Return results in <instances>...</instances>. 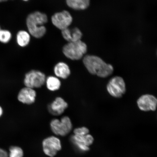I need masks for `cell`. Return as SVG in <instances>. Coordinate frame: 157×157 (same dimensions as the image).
Here are the masks:
<instances>
[{
    "instance_id": "obj_8",
    "label": "cell",
    "mask_w": 157,
    "mask_h": 157,
    "mask_svg": "<svg viewBox=\"0 0 157 157\" xmlns=\"http://www.w3.org/2000/svg\"><path fill=\"white\" fill-rule=\"evenodd\" d=\"M52 21L55 26L62 31L68 28L72 22V17L68 11H63L55 13L52 17Z\"/></svg>"
},
{
    "instance_id": "obj_9",
    "label": "cell",
    "mask_w": 157,
    "mask_h": 157,
    "mask_svg": "<svg viewBox=\"0 0 157 157\" xmlns=\"http://www.w3.org/2000/svg\"><path fill=\"white\" fill-rule=\"evenodd\" d=\"M137 103L141 111H155L157 107V98L150 94H145L139 98Z\"/></svg>"
},
{
    "instance_id": "obj_6",
    "label": "cell",
    "mask_w": 157,
    "mask_h": 157,
    "mask_svg": "<svg viewBox=\"0 0 157 157\" xmlns=\"http://www.w3.org/2000/svg\"><path fill=\"white\" fill-rule=\"evenodd\" d=\"M107 90L112 97L115 98L122 97L126 91V85L124 80L119 76L112 78L107 84Z\"/></svg>"
},
{
    "instance_id": "obj_20",
    "label": "cell",
    "mask_w": 157,
    "mask_h": 157,
    "mask_svg": "<svg viewBox=\"0 0 157 157\" xmlns=\"http://www.w3.org/2000/svg\"><path fill=\"white\" fill-rule=\"evenodd\" d=\"M74 132V135L83 136V135L89 134V130L87 128L83 127L78 128L75 129Z\"/></svg>"
},
{
    "instance_id": "obj_5",
    "label": "cell",
    "mask_w": 157,
    "mask_h": 157,
    "mask_svg": "<svg viewBox=\"0 0 157 157\" xmlns=\"http://www.w3.org/2000/svg\"><path fill=\"white\" fill-rule=\"evenodd\" d=\"M45 75L39 71L33 70L25 74L23 83L25 87L34 89L44 86L46 81Z\"/></svg>"
},
{
    "instance_id": "obj_23",
    "label": "cell",
    "mask_w": 157,
    "mask_h": 157,
    "mask_svg": "<svg viewBox=\"0 0 157 157\" xmlns=\"http://www.w3.org/2000/svg\"><path fill=\"white\" fill-rule=\"evenodd\" d=\"M7 1V0H0V2H5Z\"/></svg>"
},
{
    "instance_id": "obj_15",
    "label": "cell",
    "mask_w": 157,
    "mask_h": 157,
    "mask_svg": "<svg viewBox=\"0 0 157 157\" xmlns=\"http://www.w3.org/2000/svg\"><path fill=\"white\" fill-rule=\"evenodd\" d=\"M67 4L71 9L84 10L89 6L90 0H66Z\"/></svg>"
},
{
    "instance_id": "obj_2",
    "label": "cell",
    "mask_w": 157,
    "mask_h": 157,
    "mask_svg": "<svg viewBox=\"0 0 157 157\" xmlns=\"http://www.w3.org/2000/svg\"><path fill=\"white\" fill-rule=\"evenodd\" d=\"M48 21V17L44 13L36 11L31 13L26 21L29 33L35 38H42L46 34V29L44 25Z\"/></svg>"
},
{
    "instance_id": "obj_19",
    "label": "cell",
    "mask_w": 157,
    "mask_h": 157,
    "mask_svg": "<svg viewBox=\"0 0 157 157\" xmlns=\"http://www.w3.org/2000/svg\"><path fill=\"white\" fill-rule=\"evenodd\" d=\"M11 38V34L9 31L0 30V42L6 44L9 42Z\"/></svg>"
},
{
    "instance_id": "obj_24",
    "label": "cell",
    "mask_w": 157,
    "mask_h": 157,
    "mask_svg": "<svg viewBox=\"0 0 157 157\" xmlns=\"http://www.w3.org/2000/svg\"><path fill=\"white\" fill-rule=\"evenodd\" d=\"M23 1H28V0H23Z\"/></svg>"
},
{
    "instance_id": "obj_14",
    "label": "cell",
    "mask_w": 157,
    "mask_h": 157,
    "mask_svg": "<svg viewBox=\"0 0 157 157\" xmlns=\"http://www.w3.org/2000/svg\"><path fill=\"white\" fill-rule=\"evenodd\" d=\"M54 72L57 77L66 79L70 76L71 71L68 65L64 62L57 64L54 68Z\"/></svg>"
},
{
    "instance_id": "obj_10",
    "label": "cell",
    "mask_w": 157,
    "mask_h": 157,
    "mask_svg": "<svg viewBox=\"0 0 157 157\" xmlns=\"http://www.w3.org/2000/svg\"><path fill=\"white\" fill-rule=\"evenodd\" d=\"M71 140L77 148L82 151H87L89 150V146L93 144L94 138L91 135L88 134L83 136L74 135Z\"/></svg>"
},
{
    "instance_id": "obj_25",
    "label": "cell",
    "mask_w": 157,
    "mask_h": 157,
    "mask_svg": "<svg viewBox=\"0 0 157 157\" xmlns=\"http://www.w3.org/2000/svg\"><path fill=\"white\" fill-rule=\"evenodd\" d=\"M1 28H0V30H1Z\"/></svg>"
},
{
    "instance_id": "obj_17",
    "label": "cell",
    "mask_w": 157,
    "mask_h": 157,
    "mask_svg": "<svg viewBox=\"0 0 157 157\" xmlns=\"http://www.w3.org/2000/svg\"><path fill=\"white\" fill-rule=\"evenodd\" d=\"M30 35L26 31H21L17 33V41L20 46L24 47L27 46L30 41Z\"/></svg>"
},
{
    "instance_id": "obj_16",
    "label": "cell",
    "mask_w": 157,
    "mask_h": 157,
    "mask_svg": "<svg viewBox=\"0 0 157 157\" xmlns=\"http://www.w3.org/2000/svg\"><path fill=\"white\" fill-rule=\"evenodd\" d=\"M47 87L51 91H56L60 87L61 83L58 77L54 76H49L46 79Z\"/></svg>"
},
{
    "instance_id": "obj_22",
    "label": "cell",
    "mask_w": 157,
    "mask_h": 157,
    "mask_svg": "<svg viewBox=\"0 0 157 157\" xmlns=\"http://www.w3.org/2000/svg\"><path fill=\"white\" fill-rule=\"evenodd\" d=\"M3 108L0 106V117L3 115Z\"/></svg>"
},
{
    "instance_id": "obj_7",
    "label": "cell",
    "mask_w": 157,
    "mask_h": 157,
    "mask_svg": "<svg viewBox=\"0 0 157 157\" xmlns=\"http://www.w3.org/2000/svg\"><path fill=\"white\" fill-rule=\"evenodd\" d=\"M43 150L45 154L51 157L56 155L62 148L60 141L57 137L52 136L43 141Z\"/></svg>"
},
{
    "instance_id": "obj_11",
    "label": "cell",
    "mask_w": 157,
    "mask_h": 157,
    "mask_svg": "<svg viewBox=\"0 0 157 157\" xmlns=\"http://www.w3.org/2000/svg\"><path fill=\"white\" fill-rule=\"evenodd\" d=\"M36 96V92L34 89L25 87L19 92L17 99L21 103L30 105L35 102Z\"/></svg>"
},
{
    "instance_id": "obj_3",
    "label": "cell",
    "mask_w": 157,
    "mask_h": 157,
    "mask_svg": "<svg viewBox=\"0 0 157 157\" xmlns=\"http://www.w3.org/2000/svg\"><path fill=\"white\" fill-rule=\"evenodd\" d=\"M63 53L67 58L72 60L81 59L87 51V45L81 40L69 42L63 47Z\"/></svg>"
},
{
    "instance_id": "obj_26",
    "label": "cell",
    "mask_w": 157,
    "mask_h": 157,
    "mask_svg": "<svg viewBox=\"0 0 157 157\" xmlns=\"http://www.w3.org/2000/svg\"></svg>"
},
{
    "instance_id": "obj_12",
    "label": "cell",
    "mask_w": 157,
    "mask_h": 157,
    "mask_svg": "<svg viewBox=\"0 0 157 157\" xmlns=\"http://www.w3.org/2000/svg\"><path fill=\"white\" fill-rule=\"evenodd\" d=\"M68 106V103L61 97H57L48 105V110L55 116L60 115L63 113Z\"/></svg>"
},
{
    "instance_id": "obj_13",
    "label": "cell",
    "mask_w": 157,
    "mask_h": 157,
    "mask_svg": "<svg viewBox=\"0 0 157 157\" xmlns=\"http://www.w3.org/2000/svg\"><path fill=\"white\" fill-rule=\"evenodd\" d=\"M63 36L66 40L69 42H76L81 40L82 33L80 29L76 27L73 29H65L62 31Z\"/></svg>"
},
{
    "instance_id": "obj_18",
    "label": "cell",
    "mask_w": 157,
    "mask_h": 157,
    "mask_svg": "<svg viewBox=\"0 0 157 157\" xmlns=\"http://www.w3.org/2000/svg\"><path fill=\"white\" fill-rule=\"evenodd\" d=\"M24 155L23 150L18 146H11L9 148V157H23Z\"/></svg>"
},
{
    "instance_id": "obj_21",
    "label": "cell",
    "mask_w": 157,
    "mask_h": 157,
    "mask_svg": "<svg viewBox=\"0 0 157 157\" xmlns=\"http://www.w3.org/2000/svg\"><path fill=\"white\" fill-rule=\"evenodd\" d=\"M0 157H9L8 153L3 149L0 148Z\"/></svg>"
},
{
    "instance_id": "obj_4",
    "label": "cell",
    "mask_w": 157,
    "mask_h": 157,
    "mask_svg": "<svg viewBox=\"0 0 157 157\" xmlns=\"http://www.w3.org/2000/svg\"><path fill=\"white\" fill-rule=\"evenodd\" d=\"M52 132L57 135L65 136L71 131L72 124L71 120L67 116L63 117L60 120L55 119L50 123Z\"/></svg>"
},
{
    "instance_id": "obj_1",
    "label": "cell",
    "mask_w": 157,
    "mask_h": 157,
    "mask_svg": "<svg viewBox=\"0 0 157 157\" xmlns=\"http://www.w3.org/2000/svg\"><path fill=\"white\" fill-rule=\"evenodd\" d=\"M83 63L90 73L99 77H107L113 72V67L111 64L107 63L97 56L88 55L84 57Z\"/></svg>"
}]
</instances>
